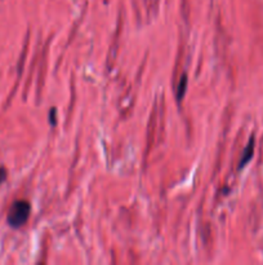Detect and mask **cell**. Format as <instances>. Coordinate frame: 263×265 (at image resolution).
I'll return each instance as SVG.
<instances>
[{"label":"cell","instance_id":"obj_1","mask_svg":"<svg viewBox=\"0 0 263 265\" xmlns=\"http://www.w3.org/2000/svg\"><path fill=\"white\" fill-rule=\"evenodd\" d=\"M30 211H31V206L27 201L15 202L8 214V224L12 228H20L27 221Z\"/></svg>","mask_w":263,"mask_h":265},{"label":"cell","instance_id":"obj_2","mask_svg":"<svg viewBox=\"0 0 263 265\" xmlns=\"http://www.w3.org/2000/svg\"><path fill=\"white\" fill-rule=\"evenodd\" d=\"M253 154H254V137H252L250 139V141H249L248 146H246V149L244 150V154H242L241 159H240V165H239V169H242L244 166L248 163L250 159H252Z\"/></svg>","mask_w":263,"mask_h":265},{"label":"cell","instance_id":"obj_3","mask_svg":"<svg viewBox=\"0 0 263 265\" xmlns=\"http://www.w3.org/2000/svg\"><path fill=\"white\" fill-rule=\"evenodd\" d=\"M186 88H187V75L183 74L179 80V86H178V91H177V100L181 101L183 98L186 94Z\"/></svg>","mask_w":263,"mask_h":265},{"label":"cell","instance_id":"obj_4","mask_svg":"<svg viewBox=\"0 0 263 265\" xmlns=\"http://www.w3.org/2000/svg\"><path fill=\"white\" fill-rule=\"evenodd\" d=\"M7 179V171H5V169H0V183H3L4 180Z\"/></svg>","mask_w":263,"mask_h":265},{"label":"cell","instance_id":"obj_5","mask_svg":"<svg viewBox=\"0 0 263 265\" xmlns=\"http://www.w3.org/2000/svg\"><path fill=\"white\" fill-rule=\"evenodd\" d=\"M56 109H52V111H50V123L52 124H56Z\"/></svg>","mask_w":263,"mask_h":265}]
</instances>
